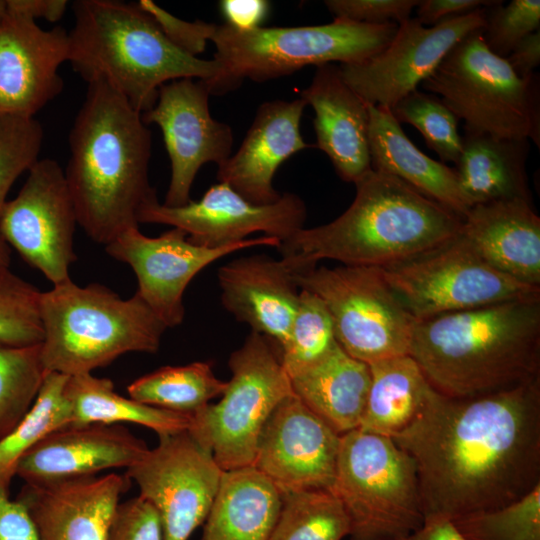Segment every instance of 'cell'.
<instances>
[{"mask_svg": "<svg viewBox=\"0 0 540 540\" xmlns=\"http://www.w3.org/2000/svg\"><path fill=\"white\" fill-rule=\"evenodd\" d=\"M341 435L293 393L265 423L253 467L280 494L308 489L332 491Z\"/></svg>", "mask_w": 540, "mask_h": 540, "instance_id": "cell-19", "label": "cell"}, {"mask_svg": "<svg viewBox=\"0 0 540 540\" xmlns=\"http://www.w3.org/2000/svg\"><path fill=\"white\" fill-rule=\"evenodd\" d=\"M485 8L430 27L410 17L398 25L391 42L375 56L339 64L341 75L365 103L391 110L417 90L459 41L484 28Z\"/></svg>", "mask_w": 540, "mask_h": 540, "instance_id": "cell-15", "label": "cell"}, {"mask_svg": "<svg viewBox=\"0 0 540 540\" xmlns=\"http://www.w3.org/2000/svg\"><path fill=\"white\" fill-rule=\"evenodd\" d=\"M419 0H326L334 19L355 23L380 25L396 23L410 18Z\"/></svg>", "mask_w": 540, "mask_h": 540, "instance_id": "cell-43", "label": "cell"}, {"mask_svg": "<svg viewBox=\"0 0 540 540\" xmlns=\"http://www.w3.org/2000/svg\"><path fill=\"white\" fill-rule=\"evenodd\" d=\"M482 30L459 41L421 86L464 121V131L527 138L539 147L538 74L518 76L488 49Z\"/></svg>", "mask_w": 540, "mask_h": 540, "instance_id": "cell-8", "label": "cell"}, {"mask_svg": "<svg viewBox=\"0 0 540 540\" xmlns=\"http://www.w3.org/2000/svg\"><path fill=\"white\" fill-rule=\"evenodd\" d=\"M397 28L396 23L370 25L338 19L324 25L251 30L215 25L210 41L221 69L215 79L205 82L211 94H221L237 88L245 78L264 82L308 65L363 62L381 52Z\"/></svg>", "mask_w": 540, "mask_h": 540, "instance_id": "cell-7", "label": "cell"}, {"mask_svg": "<svg viewBox=\"0 0 540 540\" xmlns=\"http://www.w3.org/2000/svg\"><path fill=\"white\" fill-rule=\"evenodd\" d=\"M69 376L46 372L38 395L14 430L0 441V486L9 490L20 458L51 432L72 424L65 396Z\"/></svg>", "mask_w": 540, "mask_h": 540, "instance_id": "cell-34", "label": "cell"}, {"mask_svg": "<svg viewBox=\"0 0 540 540\" xmlns=\"http://www.w3.org/2000/svg\"><path fill=\"white\" fill-rule=\"evenodd\" d=\"M7 9L36 20L43 18L56 22L62 18L68 2L66 0H6Z\"/></svg>", "mask_w": 540, "mask_h": 540, "instance_id": "cell-50", "label": "cell"}, {"mask_svg": "<svg viewBox=\"0 0 540 540\" xmlns=\"http://www.w3.org/2000/svg\"><path fill=\"white\" fill-rule=\"evenodd\" d=\"M280 243L277 238L263 235L229 246L207 248L191 243L179 228L172 227L157 237H148L138 227L121 233L105 250L132 268L138 282L136 294L167 328H172L182 324L184 292L205 267L239 250L257 246L277 248Z\"/></svg>", "mask_w": 540, "mask_h": 540, "instance_id": "cell-16", "label": "cell"}, {"mask_svg": "<svg viewBox=\"0 0 540 540\" xmlns=\"http://www.w3.org/2000/svg\"><path fill=\"white\" fill-rule=\"evenodd\" d=\"M392 440L415 461L424 521L513 503L540 484V377L467 398L432 387Z\"/></svg>", "mask_w": 540, "mask_h": 540, "instance_id": "cell-1", "label": "cell"}, {"mask_svg": "<svg viewBox=\"0 0 540 540\" xmlns=\"http://www.w3.org/2000/svg\"><path fill=\"white\" fill-rule=\"evenodd\" d=\"M129 486V478L116 473L25 483L16 500L29 515L38 540H106L120 496Z\"/></svg>", "mask_w": 540, "mask_h": 540, "instance_id": "cell-22", "label": "cell"}, {"mask_svg": "<svg viewBox=\"0 0 540 540\" xmlns=\"http://www.w3.org/2000/svg\"><path fill=\"white\" fill-rule=\"evenodd\" d=\"M505 59L518 76L534 74L540 64V30L522 39Z\"/></svg>", "mask_w": 540, "mask_h": 540, "instance_id": "cell-49", "label": "cell"}, {"mask_svg": "<svg viewBox=\"0 0 540 540\" xmlns=\"http://www.w3.org/2000/svg\"><path fill=\"white\" fill-rule=\"evenodd\" d=\"M299 289L318 296L333 321L338 344L371 364L409 355L416 319L383 278L380 267L341 265L295 272Z\"/></svg>", "mask_w": 540, "mask_h": 540, "instance_id": "cell-11", "label": "cell"}, {"mask_svg": "<svg viewBox=\"0 0 540 540\" xmlns=\"http://www.w3.org/2000/svg\"><path fill=\"white\" fill-rule=\"evenodd\" d=\"M68 32V61L87 84L102 80L141 114L156 103L159 88L172 80L215 79L220 63L176 47L138 3L78 0Z\"/></svg>", "mask_w": 540, "mask_h": 540, "instance_id": "cell-5", "label": "cell"}, {"mask_svg": "<svg viewBox=\"0 0 540 540\" xmlns=\"http://www.w3.org/2000/svg\"><path fill=\"white\" fill-rule=\"evenodd\" d=\"M292 392L339 435L358 429L371 383L369 365L337 344L322 360L290 377Z\"/></svg>", "mask_w": 540, "mask_h": 540, "instance_id": "cell-29", "label": "cell"}, {"mask_svg": "<svg viewBox=\"0 0 540 540\" xmlns=\"http://www.w3.org/2000/svg\"><path fill=\"white\" fill-rule=\"evenodd\" d=\"M68 32L45 30L9 10L0 20V117H31L63 89L58 70L68 61Z\"/></svg>", "mask_w": 540, "mask_h": 540, "instance_id": "cell-20", "label": "cell"}, {"mask_svg": "<svg viewBox=\"0 0 540 540\" xmlns=\"http://www.w3.org/2000/svg\"><path fill=\"white\" fill-rule=\"evenodd\" d=\"M380 269L416 320L540 297V287L521 283L491 266L460 233L435 249Z\"/></svg>", "mask_w": 540, "mask_h": 540, "instance_id": "cell-12", "label": "cell"}, {"mask_svg": "<svg viewBox=\"0 0 540 540\" xmlns=\"http://www.w3.org/2000/svg\"><path fill=\"white\" fill-rule=\"evenodd\" d=\"M41 291L0 266V347L39 345L44 332L40 312Z\"/></svg>", "mask_w": 540, "mask_h": 540, "instance_id": "cell-38", "label": "cell"}, {"mask_svg": "<svg viewBox=\"0 0 540 540\" xmlns=\"http://www.w3.org/2000/svg\"><path fill=\"white\" fill-rule=\"evenodd\" d=\"M332 492L351 540H397L424 523L415 461L389 437L360 429L341 435Z\"/></svg>", "mask_w": 540, "mask_h": 540, "instance_id": "cell-9", "label": "cell"}, {"mask_svg": "<svg viewBox=\"0 0 540 540\" xmlns=\"http://www.w3.org/2000/svg\"><path fill=\"white\" fill-rule=\"evenodd\" d=\"M210 89L204 80L182 78L163 84L154 106L141 114L143 122L161 129L170 159L171 177L165 206L191 201L190 192L200 168L222 165L233 147L231 127L211 116Z\"/></svg>", "mask_w": 540, "mask_h": 540, "instance_id": "cell-17", "label": "cell"}, {"mask_svg": "<svg viewBox=\"0 0 540 540\" xmlns=\"http://www.w3.org/2000/svg\"><path fill=\"white\" fill-rule=\"evenodd\" d=\"M149 451L147 444L120 424L92 423L57 429L18 461L16 475L26 484L91 477L129 468Z\"/></svg>", "mask_w": 540, "mask_h": 540, "instance_id": "cell-21", "label": "cell"}, {"mask_svg": "<svg viewBox=\"0 0 540 540\" xmlns=\"http://www.w3.org/2000/svg\"><path fill=\"white\" fill-rule=\"evenodd\" d=\"M6 8H7L6 0H0V20L5 14Z\"/></svg>", "mask_w": 540, "mask_h": 540, "instance_id": "cell-53", "label": "cell"}, {"mask_svg": "<svg viewBox=\"0 0 540 540\" xmlns=\"http://www.w3.org/2000/svg\"><path fill=\"white\" fill-rule=\"evenodd\" d=\"M68 142L64 175L78 225L104 246L138 228L141 212L158 202L149 181L152 137L141 113L106 82H90Z\"/></svg>", "mask_w": 540, "mask_h": 540, "instance_id": "cell-2", "label": "cell"}, {"mask_svg": "<svg viewBox=\"0 0 540 540\" xmlns=\"http://www.w3.org/2000/svg\"><path fill=\"white\" fill-rule=\"evenodd\" d=\"M220 9L227 25L237 30H251L260 27L270 4L265 0H223Z\"/></svg>", "mask_w": 540, "mask_h": 540, "instance_id": "cell-48", "label": "cell"}, {"mask_svg": "<svg viewBox=\"0 0 540 540\" xmlns=\"http://www.w3.org/2000/svg\"><path fill=\"white\" fill-rule=\"evenodd\" d=\"M43 138L35 117H0V215L12 185L38 160Z\"/></svg>", "mask_w": 540, "mask_h": 540, "instance_id": "cell-41", "label": "cell"}, {"mask_svg": "<svg viewBox=\"0 0 540 540\" xmlns=\"http://www.w3.org/2000/svg\"><path fill=\"white\" fill-rule=\"evenodd\" d=\"M456 174L471 206L521 200L533 204L526 162L530 140L464 131Z\"/></svg>", "mask_w": 540, "mask_h": 540, "instance_id": "cell-28", "label": "cell"}, {"mask_svg": "<svg viewBox=\"0 0 540 540\" xmlns=\"http://www.w3.org/2000/svg\"><path fill=\"white\" fill-rule=\"evenodd\" d=\"M409 355L439 393L467 398L540 377V297L416 320Z\"/></svg>", "mask_w": 540, "mask_h": 540, "instance_id": "cell-3", "label": "cell"}, {"mask_svg": "<svg viewBox=\"0 0 540 540\" xmlns=\"http://www.w3.org/2000/svg\"><path fill=\"white\" fill-rule=\"evenodd\" d=\"M351 205L333 221L302 228L277 247L296 272L323 259L386 267L459 235L463 218L398 178L371 169L355 183Z\"/></svg>", "mask_w": 540, "mask_h": 540, "instance_id": "cell-4", "label": "cell"}, {"mask_svg": "<svg viewBox=\"0 0 540 540\" xmlns=\"http://www.w3.org/2000/svg\"><path fill=\"white\" fill-rule=\"evenodd\" d=\"M300 98L311 105L317 147L345 182L356 183L371 169L368 104L344 81L339 66H318Z\"/></svg>", "mask_w": 540, "mask_h": 540, "instance_id": "cell-25", "label": "cell"}, {"mask_svg": "<svg viewBox=\"0 0 540 540\" xmlns=\"http://www.w3.org/2000/svg\"><path fill=\"white\" fill-rule=\"evenodd\" d=\"M227 381L216 377L208 362L163 366L139 377L127 388L130 398L159 409L193 414L221 396Z\"/></svg>", "mask_w": 540, "mask_h": 540, "instance_id": "cell-33", "label": "cell"}, {"mask_svg": "<svg viewBox=\"0 0 540 540\" xmlns=\"http://www.w3.org/2000/svg\"><path fill=\"white\" fill-rule=\"evenodd\" d=\"M294 273L283 258L257 254L234 259L218 270L222 305L237 321L282 349L299 302Z\"/></svg>", "mask_w": 540, "mask_h": 540, "instance_id": "cell-24", "label": "cell"}, {"mask_svg": "<svg viewBox=\"0 0 540 540\" xmlns=\"http://www.w3.org/2000/svg\"><path fill=\"white\" fill-rule=\"evenodd\" d=\"M18 194L0 215V235L9 246L52 284L71 280L77 260L74 232L77 222L64 170L57 161L38 159Z\"/></svg>", "mask_w": 540, "mask_h": 540, "instance_id": "cell-13", "label": "cell"}, {"mask_svg": "<svg viewBox=\"0 0 540 540\" xmlns=\"http://www.w3.org/2000/svg\"><path fill=\"white\" fill-rule=\"evenodd\" d=\"M280 508V492L253 466L224 471L200 540H270Z\"/></svg>", "mask_w": 540, "mask_h": 540, "instance_id": "cell-30", "label": "cell"}, {"mask_svg": "<svg viewBox=\"0 0 540 540\" xmlns=\"http://www.w3.org/2000/svg\"><path fill=\"white\" fill-rule=\"evenodd\" d=\"M45 374L40 344L0 347V441L31 408Z\"/></svg>", "mask_w": 540, "mask_h": 540, "instance_id": "cell-36", "label": "cell"}, {"mask_svg": "<svg viewBox=\"0 0 540 540\" xmlns=\"http://www.w3.org/2000/svg\"><path fill=\"white\" fill-rule=\"evenodd\" d=\"M138 4L176 47L194 57L204 51L216 24L179 19L151 0H140Z\"/></svg>", "mask_w": 540, "mask_h": 540, "instance_id": "cell-45", "label": "cell"}, {"mask_svg": "<svg viewBox=\"0 0 540 540\" xmlns=\"http://www.w3.org/2000/svg\"><path fill=\"white\" fill-rule=\"evenodd\" d=\"M540 30V1L512 0L504 5L497 0L485 8L482 38L495 55L506 58L529 34Z\"/></svg>", "mask_w": 540, "mask_h": 540, "instance_id": "cell-42", "label": "cell"}, {"mask_svg": "<svg viewBox=\"0 0 540 540\" xmlns=\"http://www.w3.org/2000/svg\"><path fill=\"white\" fill-rule=\"evenodd\" d=\"M0 540H38L23 505L11 500L9 490L0 486Z\"/></svg>", "mask_w": 540, "mask_h": 540, "instance_id": "cell-46", "label": "cell"}, {"mask_svg": "<svg viewBox=\"0 0 540 540\" xmlns=\"http://www.w3.org/2000/svg\"><path fill=\"white\" fill-rule=\"evenodd\" d=\"M460 234L497 270L540 287V218L533 204L521 200L476 204L464 216Z\"/></svg>", "mask_w": 540, "mask_h": 540, "instance_id": "cell-26", "label": "cell"}, {"mask_svg": "<svg viewBox=\"0 0 540 540\" xmlns=\"http://www.w3.org/2000/svg\"><path fill=\"white\" fill-rule=\"evenodd\" d=\"M350 521L340 499L328 489L281 494V508L270 540H342Z\"/></svg>", "mask_w": 540, "mask_h": 540, "instance_id": "cell-35", "label": "cell"}, {"mask_svg": "<svg viewBox=\"0 0 540 540\" xmlns=\"http://www.w3.org/2000/svg\"><path fill=\"white\" fill-rule=\"evenodd\" d=\"M11 261L10 246L0 235V266H9Z\"/></svg>", "mask_w": 540, "mask_h": 540, "instance_id": "cell-52", "label": "cell"}, {"mask_svg": "<svg viewBox=\"0 0 540 540\" xmlns=\"http://www.w3.org/2000/svg\"><path fill=\"white\" fill-rule=\"evenodd\" d=\"M390 111L400 125L407 123L415 127L443 163L456 164L462 150L459 120L438 96L415 90Z\"/></svg>", "mask_w": 540, "mask_h": 540, "instance_id": "cell-40", "label": "cell"}, {"mask_svg": "<svg viewBox=\"0 0 540 540\" xmlns=\"http://www.w3.org/2000/svg\"><path fill=\"white\" fill-rule=\"evenodd\" d=\"M397 540H467L451 519L424 521L423 525Z\"/></svg>", "mask_w": 540, "mask_h": 540, "instance_id": "cell-51", "label": "cell"}, {"mask_svg": "<svg viewBox=\"0 0 540 540\" xmlns=\"http://www.w3.org/2000/svg\"><path fill=\"white\" fill-rule=\"evenodd\" d=\"M306 206L296 194L284 193L272 204H254L224 182L212 185L198 200L179 207L158 202L146 207L139 223L179 228L198 246L220 248L262 232L281 242L304 228Z\"/></svg>", "mask_w": 540, "mask_h": 540, "instance_id": "cell-18", "label": "cell"}, {"mask_svg": "<svg viewBox=\"0 0 540 540\" xmlns=\"http://www.w3.org/2000/svg\"><path fill=\"white\" fill-rule=\"evenodd\" d=\"M65 396L72 411L70 426L135 423L161 435L188 430L191 415L159 409L119 395L113 382L88 374L69 376Z\"/></svg>", "mask_w": 540, "mask_h": 540, "instance_id": "cell-32", "label": "cell"}, {"mask_svg": "<svg viewBox=\"0 0 540 540\" xmlns=\"http://www.w3.org/2000/svg\"><path fill=\"white\" fill-rule=\"evenodd\" d=\"M338 344L333 321L323 301L300 289L289 338L281 349V363L290 377L322 360Z\"/></svg>", "mask_w": 540, "mask_h": 540, "instance_id": "cell-37", "label": "cell"}, {"mask_svg": "<svg viewBox=\"0 0 540 540\" xmlns=\"http://www.w3.org/2000/svg\"><path fill=\"white\" fill-rule=\"evenodd\" d=\"M158 437L126 476L158 513L163 540H188L204 523L224 471L187 430Z\"/></svg>", "mask_w": 540, "mask_h": 540, "instance_id": "cell-14", "label": "cell"}, {"mask_svg": "<svg viewBox=\"0 0 540 540\" xmlns=\"http://www.w3.org/2000/svg\"><path fill=\"white\" fill-rule=\"evenodd\" d=\"M40 312L43 367L67 376L91 373L129 352L156 353L167 329L136 293L123 299L101 284L72 280L42 292Z\"/></svg>", "mask_w": 540, "mask_h": 540, "instance_id": "cell-6", "label": "cell"}, {"mask_svg": "<svg viewBox=\"0 0 540 540\" xmlns=\"http://www.w3.org/2000/svg\"><path fill=\"white\" fill-rule=\"evenodd\" d=\"M306 106L301 98L264 102L239 149L218 166V181L227 183L254 204L278 201L282 194L273 186L277 169L295 153L313 147L300 132Z\"/></svg>", "mask_w": 540, "mask_h": 540, "instance_id": "cell-23", "label": "cell"}, {"mask_svg": "<svg viewBox=\"0 0 540 540\" xmlns=\"http://www.w3.org/2000/svg\"><path fill=\"white\" fill-rule=\"evenodd\" d=\"M452 521L467 540H540V484L513 503Z\"/></svg>", "mask_w": 540, "mask_h": 540, "instance_id": "cell-39", "label": "cell"}, {"mask_svg": "<svg viewBox=\"0 0 540 540\" xmlns=\"http://www.w3.org/2000/svg\"><path fill=\"white\" fill-rule=\"evenodd\" d=\"M497 0H419L415 17L422 25H437L447 19L489 7Z\"/></svg>", "mask_w": 540, "mask_h": 540, "instance_id": "cell-47", "label": "cell"}, {"mask_svg": "<svg viewBox=\"0 0 540 540\" xmlns=\"http://www.w3.org/2000/svg\"><path fill=\"white\" fill-rule=\"evenodd\" d=\"M368 112L372 169L398 178L464 218L472 206L461 191L455 169L421 152L390 110L368 105Z\"/></svg>", "mask_w": 540, "mask_h": 540, "instance_id": "cell-27", "label": "cell"}, {"mask_svg": "<svg viewBox=\"0 0 540 540\" xmlns=\"http://www.w3.org/2000/svg\"><path fill=\"white\" fill-rule=\"evenodd\" d=\"M232 377L222 398L191 414L188 433L223 471L252 466L261 431L292 394L290 378L267 338L251 332L228 361Z\"/></svg>", "mask_w": 540, "mask_h": 540, "instance_id": "cell-10", "label": "cell"}, {"mask_svg": "<svg viewBox=\"0 0 540 540\" xmlns=\"http://www.w3.org/2000/svg\"><path fill=\"white\" fill-rule=\"evenodd\" d=\"M106 540H163L158 513L140 496L119 503Z\"/></svg>", "mask_w": 540, "mask_h": 540, "instance_id": "cell-44", "label": "cell"}, {"mask_svg": "<svg viewBox=\"0 0 540 540\" xmlns=\"http://www.w3.org/2000/svg\"><path fill=\"white\" fill-rule=\"evenodd\" d=\"M368 365L371 383L358 429L392 439L415 420L432 386L408 354Z\"/></svg>", "mask_w": 540, "mask_h": 540, "instance_id": "cell-31", "label": "cell"}]
</instances>
